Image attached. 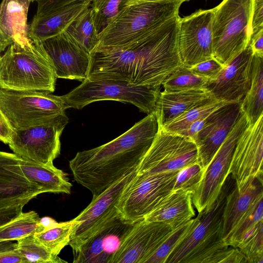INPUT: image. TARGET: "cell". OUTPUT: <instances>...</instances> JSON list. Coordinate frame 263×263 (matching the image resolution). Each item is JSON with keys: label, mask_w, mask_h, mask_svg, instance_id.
<instances>
[{"label": "cell", "mask_w": 263, "mask_h": 263, "mask_svg": "<svg viewBox=\"0 0 263 263\" xmlns=\"http://www.w3.org/2000/svg\"><path fill=\"white\" fill-rule=\"evenodd\" d=\"M179 18L177 14L166 21L126 50L92 53L87 79L161 86L182 65L178 49Z\"/></svg>", "instance_id": "cell-1"}, {"label": "cell", "mask_w": 263, "mask_h": 263, "mask_svg": "<svg viewBox=\"0 0 263 263\" xmlns=\"http://www.w3.org/2000/svg\"><path fill=\"white\" fill-rule=\"evenodd\" d=\"M159 129L154 112L114 140L78 152L69 161L74 180L98 195L132 170L137 168Z\"/></svg>", "instance_id": "cell-2"}, {"label": "cell", "mask_w": 263, "mask_h": 263, "mask_svg": "<svg viewBox=\"0 0 263 263\" xmlns=\"http://www.w3.org/2000/svg\"><path fill=\"white\" fill-rule=\"evenodd\" d=\"M183 0H130L99 33L94 52L126 50L145 34L179 14Z\"/></svg>", "instance_id": "cell-3"}, {"label": "cell", "mask_w": 263, "mask_h": 263, "mask_svg": "<svg viewBox=\"0 0 263 263\" xmlns=\"http://www.w3.org/2000/svg\"><path fill=\"white\" fill-rule=\"evenodd\" d=\"M57 79L41 42H15L0 55V88L53 92Z\"/></svg>", "instance_id": "cell-4"}, {"label": "cell", "mask_w": 263, "mask_h": 263, "mask_svg": "<svg viewBox=\"0 0 263 263\" xmlns=\"http://www.w3.org/2000/svg\"><path fill=\"white\" fill-rule=\"evenodd\" d=\"M235 185L229 174L216 199L199 213L197 225L166 263H212L220 252L230 246L222 237L223 214L227 197Z\"/></svg>", "instance_id": "cell-5"}, {"label": "cell", "mask_w": 263, "mask_h": 263, "mask_svg": "<svg viewBox=\"0 0 263 263\" xmlns=\"http://www.w3.org/2000/svg\"><path fill=\"white\" fill-rule=\"evenodd\" d=\"M254 0H223L214 8L213 58L223 66L247 47Z\"/></svg>", "instance_id": "cell-6"}, {"label": "cell", "mask_w": 263, "mask_h": 263, "mask_svg": "<svg viewBox=\"0 0 263 263\" xmlns=\"http://www.w3.org/2000/svg\"><path fill=\"white\" fill-rule=\"evenodd\" d=\"M160 87L135 86L120 81L86 79L61 98L67 108L81 109L94 102L112 100L131 103L148 115L155 111Z\"/></svg>", "instance_id": "cell-7"}, {"label": "cell", "mask_w": 263, "mask_h": 263, "mask_svg": "<svg viewBox=\"0 0 263 263\" xmlns=\"http://www.w3.org/2000/svg\"><path fill=\"white\" fill-rule=\"evenodd\" d=\"M66 109L61 96L48 91L0 88V109L13 129L41 124Z\"/></svg>", "instance_id": "cell-8"}, {"label": "cell", "mask_w": 263, "mask_h": 263, "mask_svg": "<svg viewBox=\"0 0 263 263\" xmlns=\"http://www.w3.org/2000/svg\"><path fill=\"white\" fill-rule=\"evenodd\" d=\"M134 168L98 195L76 217L69 245L73 253L106 226L120 218L118 205L126 189L137 174Z\"/></svg>", "instance_id": "cell-9"}, {"label": "cell", "mask_w": 263, "mask_h": 263, "mask_svg": "<svg viewBox=\"0 0 263 263\" xmlns=\"http://www.w3.org/2000/svg\"><path fill=\"white\" fill-rule=\"evenodd\" d=\"M198 163V148L193 140L166 132L159 126L153 143L137 167V175L177 172Z\"/></svg>", "instance_id": "cell-10"}, {"label": "cell", "mask_w": 263, "mask_h": 263, "mask_svg": "<svg viewBox=\"0 0 263 263\" xmlns=\"http://www.w3.org/2000/svg\"><path fill=\"white\" fill-rule=\"evenodd\" d=\"M68 123L65 113L41 124L13 129L10 148L22 159L45 165L53 164L60 154L61 134Z\"/></svg>", "instance_id": "cell-11"}, {"label": "cell", "mask_w": 263, "mask_h": 263, "mask_svg": "<svg viewBox=\"0 0 263 263\" xmlns=\"http://www.w3.org/2000/svg\"><path fill=\"white\" fill-rule=\"evenodd\" d=\"M178 172L145 175L136 174L119 202L120 218L131 223L144 219L173 191Z\"/></svg>", "instance_id": "cell-12"}, {"label": "cell", "mask_w": 263, "mask_h": 263, "mask_svg": "<svg viewBox=\"0 0 263 263\" xmlns=\"http://www.w3.org/2000/svg\"><path fill=\"white\" fill-rule=\"evenodd\" d=\"M249 124L247 116L242 111L205 170L197 188L192 195L193 204L198 213L210 206L218 195L229 174L230 162L237 141Z\"/></svg>", "instance_id": "cell-13"}, {"label": "cell", "mask_w": 263, "mask_h": 263, "mask_svg": "<svg viewBox=\"0 0 263 263\" xmlns=\"http://www.w3.org/2000/svg\"><path fill=\"white\" fill-rule=\"evenodd\" d=\"M214 8L199 9L180 17L178 49L182 64L188 68L213 58L212 25Z\"/></svg>", "instance_id": "cell-14"}, {"label": "cell", "mask_w": 263, "mask_h": 263, "mask_svg": "<svg viewBox=\"0 0 263 263\" xmlns=\"http://www.w3.org/2000/svg\"><path fill=\"white\" fill-rule=\"evenodd\" d=\"M263 115L249 124L236 144L229 173L240 190L263 175Z\"/></svg>", "instance_id": "cell-15"}, {"label": "cell", "mask_w": 263, "mask_h": 263, "mask_svg": "<svg viewBox=\"0 0 263 263\" xmlns=\"http://www.w3.org/2000/svg\"><path fill=\"white\" fill-rule=\"evenodd\" d=\"M174 229L160 222H136L114 253L110 263H145Z\"/></svg>", "instance_id": "cell-16"}, {"label": "cell", "mask_w": 263, "mask_h": 263, "mask_svg": "<svg viewBox=\"0 0 263 263\" xmlns=\"http://www.w3.org/2000/svg\"><path fill=\"white\" fill-rule=\"evenodd\" d=\"M253 55L251 47L248 45L224 66L216 79L206 83L203 88L212 98L228 102L242 101L251 86Z\"/></svg>", "instance_id": "cell-17"}, {"label": "cell", "mask_w": 263, "mask_h": 263, "mask_svg": "<svg viewBox=\"0 0 263 263\" xmlns=\"http://www.w3.org/2000/svg\"><path fill=\"white\" fill-rule=\"evenodd\" d=\"M241 102H228L209 115L194 139L204 171L240 117Z\"/></svg>", "instance_id": "cell-18"}, {"label": "cell", "mask_w": 263, "mask_h": 263, "mask_svg": "<svg viewBox=\"0 0 263 263\" xmlns=\"http://www.w3.org/2000/svg\"><path fill=\"white\" fill-rule=\"evenodd\" d=\"M53 65L57 78L87 79L91 54L63 32L41 42Z\"/></svg>", "instance_id": "cell-19"}, {"label": "cell", "mask_w": 263, "mask_h": 263, "mask_svg": "<svg viewBox=\"0 0 263 263\" xmlns=\"http://www.w3.org/2000/svg\"><path fill=\"white\" fill-rule=\"evenodd\" d=\"M21 159L14 153L0 151V207L29 202L43 193L24 175Z\"/></svg>", "instance_id": "cell-20"}, {"label": "cell", "mask_w": 263, "mask_h": 263, "mask_svg": "<svg viewBox=\"0 0 263 263\" xmlns=\"http://www.w3.org/2000/svg\"><path fill=\"white\" fill-rule=\"evenodd\" d=\"M134 223L120 218L112 221L93 235L76 252L75 263H110L121 241Z\"/></svg>", "instance_id": "cell-21"}, {"label": "cell", "mask_w": 263, "mask_h": 263, "mask_svg": "<svg viewBox=\"0 0 263 263\" xmlns=\"http://www.w3.org/2000/svg\"><path fill=\"white\" fill-rule=\"evenodd\" d=\"M262 176L257 177L240 190L236 185L228 195L223 214L222 237L224 242L256 202L263 197Z\"/></svg>", "instance_id": "cell-22"}, {"label": "cell", "mask_w": 263, "mask_h": 263, "mask_svg": "<svg viewBox=\"0 0 263 263\" xmlns=\"http://www.w3.org/2000/svg\"><path fill=\"white\" fill-rule=\"evenodd\" d=\"M91 2L78 1L45 15H35L28 26L29 37L33 42H41L63 32Z\"/></svg>", "instance_id": "cell-23"}, {"label": "cell", "mask_w": 263, "mask_h": 263, "mask_svg": "<svg viewBox=\"0 0 263 263\" xmlns=\"http://www.w3.org/2000/svg\"><path fill=\"white\" fill-rule=\"evenodd\" d=\"M192 195L182 190H174L165 196L144 219L165 223L175 229L195 216Z\"/></svg>", "instance_id": "cell-24"}, {"label": "cell", "mask_w": 263, "mask_h": 263, "mask_svg": "<svg viewBox=\"0 0 263 263\" xmlns=\"http://www.w3.org/2000/svg\"><path fill=\"white\" fill-rule=\"evenodd\" d=\"M212 98L204 88L178 91L160 92L155 112L162 126L179 117L202 101Z\"/></svg>", "instance_id": "cell-25"}, {"label": "cell", "mask_w": 263, "mask_h": 263, "mask_svg": "<svg viewBox=\"0 0 263 263\" xmlns=\"http://www.w3.org/2000/svg\"><path fill=\"white\" fill-rule=\"evenodd\" d=\"M20 166L26 177L43 193H70L72 184L67 174L53 164H40L21 158Z\"/></svg>", "instance_id": "cell-26"}, {"label": "cell", "mask_w": 263, "mask_h": 263, "mask_svg": "<svg viewBox=\"0 0 263 263\" xmlns=\"http://www.w3.org/2000/svg\"><path fill=\"white\" fill-rule=\"evenodd\" d=\"M30 3L29 0H2L0 4V26L13 43L30 40L27 23Z\"/></svg>", "instance_id": "cell-27"}, {"label": "cell", "mask_w": 263, "mask_h": 263, "mask_svg": "<svg viewBox=\"0 0 263 263\" xmlns=\"http://www.w3.org/2000/svg\"><path fill=\"white\" fill-rule=\"evenodd\" d=\"M263 57L253 55L250 87L241 102L242 111L250 124L263 115Z\"/></svg>", "instance_id": "cell-28"}, {"label": "cell", "mask_w": 263, "mask_h": 263, "mask_svg": "<svg viewBox=\"0 0 263 263\" xmlns=\"http://www.w3.org/2000/svg\"><path fill=\"white\" fill-rule=\"evenodd\" d=\"M64 32L88 53H93L99 43V33L90 6L83 11Z\"/></svg>", "instance_id": "cell-29"}, {"label": "cell", "mask_w": 263, "mask_h": 263, "mask_svg": "<svg viewBox=\"0 0 263 263\" xmlns=\"http://www.w3.org/2000/svg\"><path fill=\"white\" fill-rule=\"evenodd\" d=\"M38 214L33 211L21 212L0 227V241L18 240L44 231Z\"/></svg>", "instance_id": "cell-30"}, {"label": "cell", "mask_w": 263, "mask_h": 263, "mask_svg": "<svg viewBox=\"0 0 263 263\" xmlns=\"http://www.w3.org/2000/svg\"><path fill=\"white\" fill-rule=\"evenodd\" d=\"M227 103L213 98L205 99L174 120L159 126L166 132L177 134L185 130L194 122L207 117Z\"/></svg>", "instance_id": "cell-31"}, {"label": "cell", "mask_w": 263, "mask_h": 263, "mask_svg": "<svg viewBox=\"0 0 263 263\" xmlns=\"http://www.w3.org/2000/svg\"><path fill=\"white\" fill-rule=\"evenodd\" d=\"M198 221L196 217L174 229L145 263H166L170 255L190 235Z\"/></svg>", "instance_id": "cell-32"}, {"label": "cell", "mask_w": 263, "mask_h": 263, "mask_svg": "<svg viewBox=\"0 0 263 263\" xmlns=\"http://www.w3.org/2000/svg\"><path fill=\"white\" fill-rule=\"evenodd\" d=\"M74 221L72 220L57 223L51 228L34 235L51 253L58 256L62 250L69 245Z\"/></svg>", "instance_id": "cell-33"}, {"label": "cell", "mask_w": 263, "mask_h": 263, "mask_svg": "<svg viewBox=\"0 0 263 263\" xmlns=\"http://www.w3.org/2000/svg\"><path fill=\"white\" fill-rule=\"evenodd\" d=\"M18 252L26 262H66L58 256L51 253L33 235L17 240Z\"/></svg>", "instance_id": "cell-34"}, {"label": "cell", "mask_w": 263, "mask_h": 263, "mask_svg": "<svg viewBox=\"0 0 263 263\" xmlns=\"http://www.w3.org/2000/svg\"><path fill=\"white\" fill-rule=\"evenodd\" d=\"M209 80L193 73L183 65L177 68L163 82L166 91H178L203 88Z\"/></svg>", "instance_id": "cell-35"}, {"label": "cell", "mask_w": 263, "mask_h": 263, "mask_svg": "<svg viewBox=\"0 0 263 263\" xmlns=\"http://www.w3.org/2000/svg\"><path fill=\"white\" fill-rule=\"evenodd\" d=\"M263 220L243 234L236 248L247 257L249 263H263Z\"/></svg>", "instance_id": "cell-36"}, {"label": "cell", "mask_w": 263, "mask_h": 263, "mask_svg": "<svg viewBox=\"0 0 263 263\" xmlns=\"http://www.w3.org/2000/svg\"><path fill=\"white\" fill-rule=\"evenodd\" d=\"M263 220V197H260L251 210L234 228L225 242L236 248L243 234L251 228Z\"/></svg>", "instance_id": "cell-37"}, {"label": "cell", "mask_w": 263, "mask_h": 263, "mask_svg": "<svg viewBox=\"0 0 263 263\" xmlns=\"http://www.w3.org/2000/svg\"><path fill=\"white\" fill-rule=\"evenodd\" d=\"M129 1L92 0L90 7L92 9L95 25L99 33Z\"/></svg>", "instance_id": "cell-38"}, {"label": "cell", "mask_w": 263, "mask_h": 263, "mask_svg": "<svg viewBox=\"0 0 263 263\" xmlns=\"http://www.w3.org/2000/svg\"><path fill=\"white\" fill-rule=\"evenodd\" d=\"M204 172V170L199 163L182 168L177 172L173 191L182 190L192 195L197 188Z\"/></svg>", "instance_id": "cell-39"}, {"label": "cell", "mask_w": 263, "mask_h": 263, "mask_svg": "<svg viewBox=\"0 0 263 263\" xmlns=\"http://www.w3.org/2000/svg\"><path fill=\"white\" fill-rule=\"evenodd\" d=\"M223 66L213 58L200 62L189 68L194 74L209 81L216 79L223 68Z\"/></svg>", "instance_id": "cell-40"}, {"label": "cell", "mask_w": 263, "mask_h": 263, "mask_svg": "<svg viewBox=\"0 0 263 263\" xmlns=\"http://www.w3.org/2000/svg\"><path fill=\"white\" fill-rule=\"evenodd\" d=\"M0 263H26L18 252L17 242L0 241Z\"/></svg>", "instance_id": "cell-41"}, {"label": "cell", "mask_w": 263, "mask_h": 263, "mask_svg": "<svg viewBox=\"0 0 263 263\" xmlns=\"http://www.w3.org/2000/svg\"><path fill=\"white\" fill-rule=\"evenodd\" d=\"M92 1V0H39L37 1L36 16L45 15L62 8L68 5L78 1Z\"/></svg>", "instance_id": "cell-42"}, {"label": "cell", "mask_w": 263, "mask_h": 263, "mask_svg": "<svg viewBox=\"0 0 263 263\" xmlns=\"http://www.w3.org/2000/svg\"><path fill=\"white\" fill-rule=\"evenodd\" d=\"M262 30H263V0H254L250 23V36Z\"/></svg>", "instance_id": "cell-43"}, {"label": "cell", "mask_w": 263, "mask_h": 263, "mask_svg": "<svg viewBox=\"0 0 263 263\" xmlns=\"http://www.w3.org/2000/svg\"><path fill=\"white\" fill-rule=\"evenodd\" d=\"M28 202L0 207V227L6 224L22 212L24 206Z\"/></svg>", "instance_id": "cell-44"}, {"label": "cell", "mask_w": 263, "mask_h": 263, "mask_svg": "<svg viewBox=\"0 0 263 263\" xmlns=\"http://www.w3.org/2000/svg\"><path fill=\"white\" fill-rule=\"evenodd\" d=\"M12 133L13 129L0 109V141L9 144Z\"/></svg>", "instance_id": "cell-45"}, {"label": "cell", "mask_w": 263, "mask_h": 263, "mask_svg": "<svg viewBox=\"0 0 263 263\" xmlns=\"http://www.w3.org/2000/svg\"><path fill=\"white\" fill-rule=\"evenodd\" d=\"M253 54L263 57V30L250 36L248 45Z\"/></svg>", "instance_id": "cell-46"}, {"label": "cell", "mask_w": 263, "mask_h": 263, "mask_svg": "<svg viewBox=\"0 0 263 263\" xmlns=\"http://www.w3.org/2000/svg\"><path fill=\"white\" fill-rule=\"evenodd\" d=\"M206 118L207 117L201 118L194 122L188 127L187 128L177 134L190 138L194 140L198 133L203 127L205 123Z\"/></svg>", "instance_id": "cell-47"}, {"label": "cell", "mask_w": 263, "mask_h": 263, "mask_svg": "<svg viewBox=\"0 0 263 263\" xmlns=\"http://www.w3.org/2000/svg\"><path fill=\"white\" fill-rule=\"evenodd\" d=\"M13 43L12 39L4 32L0 26V55L2 52Z\"/></svg>", "instance_id": "cell-48"}, {"label": "cell", "mask_w": 263, "mask_h": 263, "mask_svg": "<svg viewBox=\"0 0 263 263\" xmlns=\"http://www.w3.org/2000/svg\"><path fill=\"white\" fill-rule=\"evenodd\" d=\"M40 222L44 230L51 228L58 223L56 221L49 217L40 218Z\"/></svg>", "instance_id": "cell-49"}, {"label": "cell", "mask_w": 263, "mask_h": 263, "mask_svg": "<svg viewBox=\"0 0 263 263\" xmlns=\"http://www.w3.org/2000/svg\"><path fill=\"white\" fill-rule=\"evenodd\" d=\"M39 1V0H29V1H30V2H34V1H36V2H37V1Z\"/></svg>", "instance_id": "cell-50"}, {"label": "cell", "mask_w": 263, "mask_h": 263, "mask_svg": "<svg viewBox=\"0 0 263 263\" xmlns=\"http://www.w3.org/2000/svg\"><path fill=\"white\" fill-rule=\"evenodd\" d=\"M184 2H188V1H190V0H183Z\"/></svg>", "instance_id": "cell-51"}]
</instances>
